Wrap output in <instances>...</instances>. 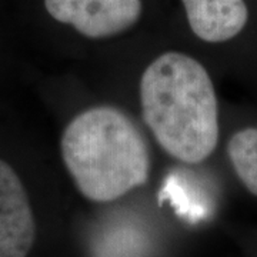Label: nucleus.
I'll list each match as a JSON object with an SVG mask.
<instances>
[{
    "mask_svg": "<svg viewBox=\"0 0 257 257\" xmlns=\"http://www.w3.org/2000/svg\"><path fill=\"white\" fill-rule=\"evenodd\" d=\"M143 120L157 143L183 163H200L219 140L217 99L197 60L167 52L147 66L140 80Z\"/></svg>",
    "mask_w": 257,
    "mask_h": 257,
    "instance_id": "f257e3e1",
    "label": "nucleus"
},
{
    "mask_svg": "<svg viewBox=\"0 0 257 257\" xmlns=\"http://www.w3.org/2000/svg\"><path fill=\"white\" fill-rule=\"evenodd\" d=\"M60 146L66 169L92 202H113L149 179L146 140L116 107L97 106L77 114L64 128Z\"/></svg>",
    "mask_w": 257,
    "mask_h": 257,
    "instance_id": "f03ea898",
    "label": "nucleus"
},
{
    "mask_svg": "<svg viewBox=\"0 0 257 257\" xmlns=\"http://www.w3.org/2000/svg\"><path fill=\"white\" fill-rule=\"evenodd\" d=\"M52 18L80 35L100 39L130 29L142 16L140 0H45Z\"/></svg>",
    "mask_w": 257,
    "mask_h": 257,
    "instance_id": "7ed1b4c3",
    "label": "nucleus"
},
{
    "mask_svg": "<svg viewBox=\"0 0 257 257\" xmlns=\"http://www.w3.org/2000/svg\"><path fill=\"white\" fill-rule=\"evenodd\" d=\"M36 220L26 189L13 167L0 160V257H28Z\"/></svg>",
    "mask_w": 257,
    "mask_h": 257,
    "instance_id": "20e7f679",
    "label": "nucleus"
},
{
    "mask_svg": "<svg viewBox=\"0 0 257 257\" xmlns=\"http://www.w3.org/2000/svg\"><path fill=\"white\" fill-rule=\"evenodd\" d=\"M193 33L210 43L237 36L246 26L248 10L244 0H182Z\"/></svg>",
    "mask_w": 257,
    "mask_h": 257,
    "instance_id": "39448f33",
    "label": "nucleus"
},
{
    "mask_svg": "<svg viewBox=\"0 0 257 257\" xmlns=\"http://www.w3.org/2000/svg\"><path fill=\"white\" fill-rule=\"evenodd\" d=\"M227 153L241 183L257 196V128H243L234 133L230 139Z\"/></svg>",
    "mask_w": 257,
    "mask_h": 257,
    "instance_id": "423d86ee",
    "label": "nucleus"
}]
</instances>
